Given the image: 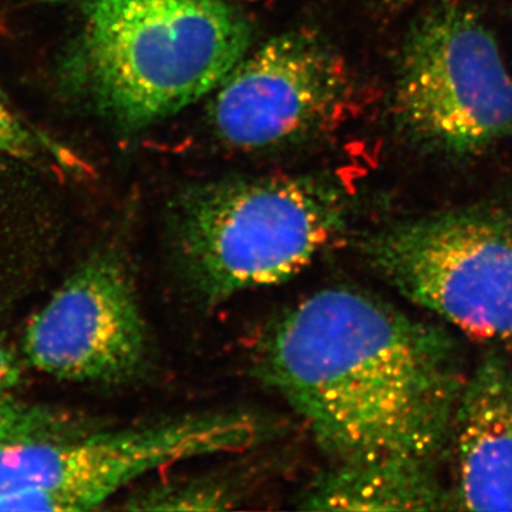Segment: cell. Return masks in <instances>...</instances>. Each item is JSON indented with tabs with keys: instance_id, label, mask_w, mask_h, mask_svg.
<instances>
[{
	"instance_id": "obj_1",
	"label": "cell",
	"mask_w": 512,
	"mask_h": 512,
	"mask_svg": "<svg viewBox=\"0 0 512 512\" xmlns=\"http://www.w3.org/2000/svg\"><path fill=\"white\" fill-rule=\"evenodd\" d=\"M256 369L333 461H433L467 377L456 343L430 323L357 291L326 288L279 315Z\"/></svg>"
},
{
	"instance_id": "obj_2",
	"label": "cell",
	"mask_w": 512,
	"mask_h": 512,
	"mask_svg": "<svg viewBox=\"0 0 512 512\" xmlns=\"http://www.w3.org/2000/svg\"><path fill=\"white\" fill-rule=\"evenodd\" d=\"M345 194L306 175L234 178L175 200L171 255L194 301L215 308L301 274L348 227Z\"/></svg>"
},
{
	"instance_id": "obj_3",
	"label": "cell",
	"mask_w": 512,
	"mask_h": 512,
	"mask_svg": "<svg viewBox=\"0 0 512 512\" xmlns=\"http://www.w3.org/2000/svg\"><path fill=\"white\" fill-rule=\"evenodd\" d=\"M249 43L228 0H92L83 64L100 106L140 128L218 89Z\"/></svg>"
},
{
	"instance_id": "obj_4",
	"label": "cell",
	"mask_w": 512,
	"mask_h": 512,
	"mask_svg": "<svg viewBox=\"0 0 512 512\" xmlns=\"http://www.w3.org/2000/svg\"><path fill=\"white\" fill-rule=\"evenodd\" d=\"M244 412L187 414L111 431L33 437L0 446V511L94 510L154 471L261 443Z\"/></svg>"
},
{
	"instance_id": "obj_5",
	"label": "cell",
	"mask_w": 512,
	"mask_h": 512,
	"mask_svg": "<svg viewBox=\"0 0 512 512\" xmlns=\"http://www.w3.org/2000/svg\"><path fill=\"white\" fill-rule=\"evenodd\" d=\"M392 111L421 153L476 156L512 138V76L476 13L453 2L424 10L404 37Z\"/></svg>"
},
{
	"instance_id": "obj_6",
	"label": "cell",
	"mask_w": 512,
	"mask_h": 512,
	"mask_svg": "<svg viewBox=\"0 0 512 512\" xmlns=\"http://www.w3.org/2000/svg\"><path fill=\"white\" fill-rule=\"evenodd\" d=\"M404 298L480 339L512 335V210L477 205L396 222L359 244Z\"/></svg>"
},
{
	"instance_id": "obj_7",
	"label": "cell",
	"mask_w": 512,
	"mask_h": 512,
	"mask_svg": "<svg viewBox=\"0 0 512 512\" xmlns=\"http://www.w3.org/2000/svg\"><path fill=\"white\" fill-rule=\"evenodd\" d=\"M350 94L348 67L328 43L286 33L232 69L212 101L211 124L241 150L288 146L336 126Z\"/></svg>"
},
{
	"instance_id": "obj_8",
	"label": "cell",
	"mask_w": 512,
	"mask_h": 512,
	"mask_svg": "<svg viewBox=\"0 0 512 512\" xmlns=\"http://www.w3.org/2000/svg\"><path fill=\"white\" fill-rule=\"evenodd\" d=\"M26 359L40 372L79 383H119L143 372L146 320L126 262L100 252L80 265L29 320Z\"/></svg>"
},
{
	"instance_id": "obj_9",
	"label": "cell",
	"mask_w": 512,
	"mask_h": 512,
	"mask_svg": "<svg viewBox=\"0 0 512 512\" xmlns=\"http://www.w3.org/2000/svg\"><path fill=\"white\" fill-rule=\"evenodd\" d=\"M451 433L461 510L512 511V363L487 353L467 376Z\"/></svg>"
},
{
	"instance_id": "obj_10",
	"label": "cell",
	"mask_w": 512,
	"mask_h": 512,
	"mask_svg": "<svg viewBox=\"0 0 512 512\" xmlns=\"http://www.w3.org/2000/svg\"><path fill=\"white\" fill-rule=\"evenodd\" d=\"M430 461L399 456L335 461L299 497L309 511L448 510L453 497L433 476Z\"/></svg>"
},
{
	"instance_id": "obj_11",
	"label": "cell",
	"mask_w": 512,
	"mask_h": 512,
	"mask_svg": "<svg viewBox=\"0 0 512 512\" xmlns=\"http://www.w3.org/2000/svg\"><path fill=\"white\" fill-rule=\"evenodd\" d=\"M239 498L238 485L228 478H185L140 491L128 500L126 508L138 511L228 510Z\"/></svg>"
},
{
	"instance_id": "obj_12",
	"label": "cell",
	"mask_w": 512,
	"mask_h": 512,
	"mask_svg": "<svg viewBox=\"0 0 512 512\" xmlns=\"http://www.w3.org/2000/svg\"><path fill=\"white\" fill-rule=\"evenodd\" d=\"M70 433L74 431L57 414L20 403L9 392H0V446L33 437Z\"/></svg>"
},
{
	"instance_id": "obj_13",
	"label": "cell",
	"mask_w": 512,
	"mask_h": 512,
	"mask_svg": "<svg viewBox=\"0 0 512 512\" xmlns=\"http://www.w3.org/2000/svg\"><path fill=\"white\" fill-rule=\"evenodd\" d=\"M45 148L33 131L0 103V151L20 158H33Z\"/></svg>"
},
{
	"instance_id": "obj_14",
	"label": "cell",
	"mask_w": 512,
	"mask_h": 512,
	"mask_svg": "<svg viewBox=\"0 0 512 512\" xmlns=\"http://www.w3.org/2000/svg\"><path fill=\"white\" fill-rule=\"evenodd\" d=\"M23 366L18 355L0 340V392H9L22 380Z\"/></svg>"
},
{
	"instance_id": "obj_15",
	"label": "cell",
	"mask_w": 512,
	"mask_h": 512,
	"mask_svg": "<svg viewBox=\"0 0 512 512\" xmlns=\"http://www.w3.org/2000/svg\"><path fill=\"white\" fill-rule=\"evenodd\" d=\"M386 2L389 3V5L402 6L404 3L412 2V0H386Z\"/></svg>"
},
{
	"instance_id": "obj_16",
	"label": "cell",
	"mask_w": 512,
	"mask_h": 512,
	"mask_svg": "<svg viewBox=\"0 0 512 512\" xmlns=\"http://www.w3.org/2000/svg\"><path fill=\"white\" fill-rule=\"evenodd\" d=\"M43 2H57V0H43Z\"/></svg>"
},
{
	"instance_id": "obj_17",
	"label": "cell",
	"mask_w": 512,
	"mask_h": 512,
	"mask_svg": "<svg viewBox=\"0 0 512 512\" xmlns=\"http://www.w3.org/2000/svg\"><path fill=\"white\" fill-rule=\"evenodd\" d=\"M510 340H511V346H512V335L510 336Z\"/></svg>"
},
{
	"instance_id": "obj_18",
	"label": "cell",
	"mask_w": 512,
	"mask_h": 512,
	"mask_svg": "<svg viewBox=\"0 0 512 512\" xmlns=\"http://www.w3.org/2000/svg\"><path fill=\"white\" fill-rule=\"evenodd\" d=\"M0 96H2V92H0Z\"/></svg>"
}]
</instances>
